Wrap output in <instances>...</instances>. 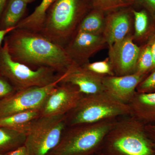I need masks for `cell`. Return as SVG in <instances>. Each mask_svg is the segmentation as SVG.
Returning a JSON list of instances; mask_svg holds the SVG:
<instances>
[{
    "mask_svg": "<svg viewBox=\"0 0 155 155\" xmlns=\"http://www.w3.org/2000/svg\"><path fill=\"white\" fill-rule=\"evenodd\" d=\"M141 47L134 43L133 35L109 47V59L114 75L122 76L135 73Z\"/></svg>",
    "mask_w": 155,
    "mask_h": 155,
    "instance_id": "10",
    "label": "cell"
},
{
    "mask_svg": "<svg viewBox=\"0 0 155 155\" xmlns=\"http://www.w3.org/2000/svg\"><path fill=\"white\" fill-rule=\"evenodd\" d=\"M147 42L148 43L150 47L152 54L154 62L153 69V70L155 69V32L153 34L152 36L150 38Z\"/></svg>",
    "mask_w": 155,
    "mask_h": 155,
    "instance_id": "30",
    "label": "cell"
},
{
    "mask_svg": "<svg viewBox=\"0 0 155 155\" xmlns=\"http://www.w3.org/2000/svg\"><path fill=\"white\" fill-rule=\"evenodd\" d=\"M40 116L39 110L25 111L0 118V126L24 131L34 120Z\"/></svg>",
    "mask_w": 155,
    "mask_h": 155,
    "instance_id": "18",
    "label": "cell"
},
{
    "mask_svg": "<svg viewBox=\"0 0 155 155\" xmlns=\"http://www.w3.org/2000/svg\"><path fill=\"white\" fill-rule=\"evenodd\" d=\"M67 126L65 115L40 116L34 120L24 143L28 155H47L59 143Z\"/></svg>",
    "mask_w": 155,
    "mask_h": 155,
    "instance_id": "7",
    "label": "cell"
},
{
    "mask_svg": "<svg viewBox=\"0 0 155 155\" xmlns=\"http://www.w3.org/2000/svg\"><path fill=\"white\" fill-rule=\"evenodd\" d=\"M94 9L103 12H112L134 4V0H92Z\"/></svg>",
    "mask_w": 155,
    "mask_h": 155,
    "instance_id": "23",
    "label": "cell"
},
{
    "mask_svg": "<svg viewBox=\"0 0 155 155\" xmlns=\"http://www.w3.org/2000/svg\"><path fill=\"white\" fill-rule=\"evenodd\" d=\"M132 13L134 18V40L144 44L155 32V22L144 9L133 10Z\"/></svg>",
    "mask_w": 155,
    "mask_h": 155,
    "instance_id": "16",
    "label": "cell"
},
{
    "mask_svg": "<svg viewBox=\"0 0 155 155\" xmlns=\"http://www.w3.org/2000/svg\"><path fill=\"white\" fill-rule=\"evenodd\" d=\"M16 28V27H12L6 29H0V46L2 45V42L4 41L6 36L11 31L14 30Z\"/></svg>",
    "mask_w": 155,
    "mask_h": 155,
    "instance_id": "31",
    "label": "cell"
},
{
    "mask_svg": "<svg viewBox=\"0 0 155 155\" xmlns=\"http://www.w3.org/2000/svg\"><path fill=\"white\" fill-rule=\"evenodd\" d=\"M95 155H105L103 153L101 152H100L96 154Z\"/></svg>",
    "mask_w": 155,
    "mask_h": 155,
    "instance_id": "33",
    "label": "cell"
},
{
    "mask_svg": "<svg viewBox=\"0 0 155 155\" xmlns=\"http://www.w3.org/2000/svg\"><path fill=\"white\" fill-rule=\"evenodd\" d=\"M17 91L10 81L0 74V100L7 97Z\"/></svg>",
    "mask_w": 155,
    "mask_h": 155,
    "instance_id": "26",
    "label": "cell"
},
{
    "mask_svg": "<svg viewBox=\"0 0 155 155\" xmlns=\"http://www.w3.org/2000/svg\"><path fill=\"white\" fill-rule=\"evenodd\" d=\"M27 4L24 0H10L3 16L0 29L16 27L25 13Z\"/></svg>",
    "mask_w": 155,
    "mask_h": 155,
    "instance_id": "21",
    "label": "cell"
},
{
    "mask_svg": "<svg viewBox=\"0 0 155 155\" xmlns=\"http://www.w3.org/2000/svg\"><path fill=\"white\" fill-rule=\"evenodd\" d=\"M119 119L67 126L60 142L47 155H95Z\"/></svg>",
    "mask_w": 155,
    "mask_h": 155,
    "instance_id": "3",
    "label": "cell"
},
{
    "mask_svg": "<svg viewBox=\"0 0 155 155\" xmlns=\"http://www.w3.org/2000/svg\"><path fill=\"white\" fill-rule=\"evenodd\" d=\"M82 66L98 75L103 76L115 75L108 58L102 61H97L92 63L88 62Z\"/></svg>",
    "mask_w": 155,
    "mask_h": 155,
    "instance_id": "24",
    "label": "cell"
},
{
    "mask_svg": "<svg viewBox=\"0 0 155 155\" xmlns=\"http://www.w3.org/2000/svg\"><path fill=\"white\" fill-rule=\"evenodd\" d=\"M49 9L39 33L64 47L86 16L87 4L85 0H55Z\"/></svg>",
    "mask_w": 155,
    "mask_h": 155,
    "instance_id": "4",
    "label": "cell"
},
{
    "mask_svg": "<svg viewBox=\"0 0 155 155\" xmlns=\"http://www.w3.org/2000/svg\"><path fill=\"white\" fill-rule=\"evenodd\" d=\"M134 2L148 13L155 23V0H134Z\"/></svg>",
    "mask_w": 155,
    "mask_h": 155,
    "instance_id": "27",
    "label": "cell"
},
{
    "mask_svg": "<svg viewBox=\"0 0 155 155\" xmlns=\"http://www.w3.org/2000/svg\"><path fill=\"white\" fill-rule=\"evenodd\" d=\"M55 0H42L32 14L21 20L16 28L39 32L43 25L48 10Z\"/></svg>",
    "mask_w": 155,
    "mask_h": 155,
    "instance_id": "17",
    "label": "cell"
},
{
    "mask_svg": "<svg viewBox=\"0 0 155 155\" xmlns=\"http://www.w3.org/2000/svg\"><path fill=\"white\" fill-rule=\"evenodd\" d=\"M132 24V19L127 11L116 10L107 16L103 36L109 47L131 34Z\"/></svg>",
    "mask_w": 155,
    "mask_h": 155,
    "instance_id": "14",
    "label": "cell"
},
{
    "mask_svg": "<svg viewBox=\"0 0 155 155\" xmlns=\"http://www.w3.org/2000/svg\"><path fill=\"white\" fill-rule=\"evenodd\" d=\"M0 155H6V154H3L0 153Z\"/></svg>",
    "mask_w": 155,
    "mask_h": 155,
    "instance_id": "35",
    "label": "cell"
},
{
    "mask_svg": "<svg viewBox=\"0 0 155 155\" xmlns=\"http://www.w3.org/2000/svg\"><path fill=\"white\" fill-rule=\"evenodd\" d=\"M6 155H28V154L27 149L24 145L6 154Z\"/></svg>",
    "mask_w": 155,
    "mask_h": 155,
    "instance_id": "29",
    "label": "cell"
},
{
    "mask_svg": "<svg viewBox=\"0 0 155 155\" xmlns=\"http://www.w3.org/2000/svg\"><path fill=\"white\" fill-rule=\"evenodd\" d=\"M7 0H0V17L2 16Z\"/></svg>",
    "mask_w": 155,
    "mask_h": 155,
    "instance_id": "32",
    "label": "cell"
},
{
    "mask_svg": "<svg viewBox=\"0 0 155 155\" xmlns=\"http://www.w3.org/2000/svg\"><path fill=\"white\" fill-rule=\"evenodd\" d=\"M145 125L131 116L119 118L106 136L101 152L106 155H155V145Z\"/></svg>",
    "mask_w": 155,
    "mask_h": 155,
    "instance_id": "2",
    "label": "cell"
},
{
    "mask_svg": "<svg viewBox=\"0 0 155 155\" xmlns=\"http://www.w3.org/2000/svg\"><path fill=\"white\" fill-rule=\"evenodd\" d=\"M104 13L102 11L94 9L87 14L81 22L77 31L103 35L105 27L106 18Z\"/></svg>",
    "mask_w": 155,
    "mask_h": 155,
    "instance_id": "20",
    "label": "cell"
},
{
    "mask_svg": "<svg viewBox=\"0 0 155 155\" xmlns=\"http://www.w3.org/2000/svg\"><path fill=\"white\" fill-rule=\"evenodd\" d=\"M135 73L147 75L153 69L154 62L150 47L147 42L141 46Z\"/></svg>",
    "mask_w": 155,
    "mask_h": 155,
    "instance_id": "22",
    "label": "cell"
},
{
    "mask_svg": "<svg viewBox=\"0 0 155 155\" xmlns=\"http://www.w3.org/2000/svg\"><path fill=\"white\" fill-rule=\"evenodd\" d=\"M131 116L145 125L155 123V92L141 93L136 92L128 104Z\"/></svg>",
    "mask_w": 155,
    "mask_h": 155,
    "instance_id": "15",
    "label": "cell"
},
{
    "mask_svg": "<svg viewBox=\"0 0 155 155\" xmlns=\"http://www.w3.org/2000/svg\"><path fill=\"white\" fill-rule=\"evenodd\" d=\"M24 1H25L26 3H28L30 2H32L33 0H24Z\"/></svg>",
    "mask_w": 155,
    "mask_h": 155,
    "instance_id": "34",
    "label": "cell"
},
{
    "mask_svg": "<svg viewBox=\"0 0 155 155\" xmlns=\"http://www.w3.org/2000/svg\"><path fill=\"white\" fill-rule=\"evenodd\" d=\"M129 116H131V111L128 104L104 91L84 95L75 107L65 115V118L69 126Z\"/></svg>",
    "mask_w": 155,
    "mask_h": 155,
    "instance_id": "5",
    "label": "cell"
},
{
    "mask_svg": "<svg viewBox=\"0 0 155 155\" xmlns=\"http://www.w3.org/2000/svg\"><path fill=\"white\" fill-rule=\"evenodd\" d=\"M64 77V74L55 81L46 86L18 91L0 100V118L25 111L40 110L47 97Z\"/></svg>",
    "mask_w": 155,
    "mask_h": 155,
    "instance_id": "8",
    "label": "cell"
},
{
    "mask_svg": "<svg viewBox=\"0 0 155 155\" xmlns=\"http://www.w3.org/2000/svg\"><path fill=\"white\" fill-rule=\"evenodd\" d=\"M145 127L148 135L155 145V123L147 124Z\"/></svg>",
    "mask_w": 155,
    "mask_h": 155,
    "instance_id": "28",
    "label": "cell"
},
{
    "mask_svg": "<svg viewBox=\"0 0 155 155\" xmlns=\"http://www.w3.org/2000/svg\"><path fill=\"white\" fill-rule=\"evenodd\" d=\"M0 74L10 81L17 91L34 87L46 86L63 75L50 68L41 67L34 69L14 61L5 41L0 46Z\"/></svg>",
    "mask_w": 155,
    "mask_h": 155,
    "instance_id": "6",
    "label": "cell"
},
{
    "mask_svg": "<svg viewBox=\"0 0 155 155\" xmlns=\"http://www.w3.org/2000/svg\"><path fill=\"white\" fill-rule=\"evenodd\" d=\"M137 92L149 93L155 92V69L149 73L137 87Z\"/></svg>",
    "mask_w": 155,
    "mask_h": 155,
    "instance_id": "25",
    "label": "cell"
},
{
    "mask_svg": "<svg viewBox=\"0 0 155 155\" xmlns=\"http://www.w3.org/2000/svg\"><path fill=\"white\" fill-rule=\"evenodd\" d=\"M107 45L103 35L77 31L65 47L68 55L75 64L83 66L93 55Z\"/></svg>",
    "mask_w": 155,
    "mask_h": 155,
    "instance_id": "11",
    "label": "cell"
},
{
    "mask_svg": "<svg viewBox=\"0 0 155 155\" xmlns=\"http://www.w3.org/2000/svg\"><path fill=\"white\" fill-rule=\"evenodd\" d=\"M84 94L77 87L61 82L47 97L40 110V116L65 115L77 104Z\"/></svg>",
    "mask_w": 155,
    "mask_h": 155,
    "instance_id": "9",
    "label": "cell"
},
{
    "mask_svg": "<svg viewBox=\"0 0 155 155\" xmlns=\"http://www.w3.org/2000/svg\"><path fill=\"white\" fill-rule=\"evenodd\" d=\"M104 76L94 73L75 63L64 73L61 82L77 87L84 94H95L104 91L103 84Z\"/></svg>",
    "mask_w": 155,
    "mask_h": 155,
    "instance_id": "13",
    "label": "cell"
},
{
    "mask_svg": "<svg viewBox=\"0 0 155 155\" xmlns=\"http://www.w3.org/2000/svg\"><path fill=\"white\" fill-rule=\"evenodd\" d=\"M25 138L24 131L0 126V153L6 154L24 145Z\"/></svg>",
    "mask_w": 155,
    "mask_h": 155,
    "instance_id": "19",
    "label": "cell"
},
{
    "mask_svg": "<svg viewBox=\"0 0 155 155\" xmlns=\"http://www.w3.org/2000/svg\"><path fill=\"white\" fill-rule=\"evenodd\" d=\"M4 41L13 60L32 69L47 67L62 75L75 64L64 47L39 32L16 28Z\"/></svg>",
    "mask_w": 155,
    "mask_h": 155,
    "instance_id": "1",
    "label": "cell"
},
{
    "mask_svg": "<svg viewBox=\"0 0 155 155\" xmlns=\"http://www.w3.org/2000/svg\"><path fill=\"white\" fill-rule=\"evenodd\" d=\"M146 76L134 73L122 76H104V91L120 101L128 104L136 93L139 84Z\"/></svg>",
    "mask_w": 155,
    "mask_h": 155,
    "instance_id": "12",
    "label": "cell"
}]
</instances>
